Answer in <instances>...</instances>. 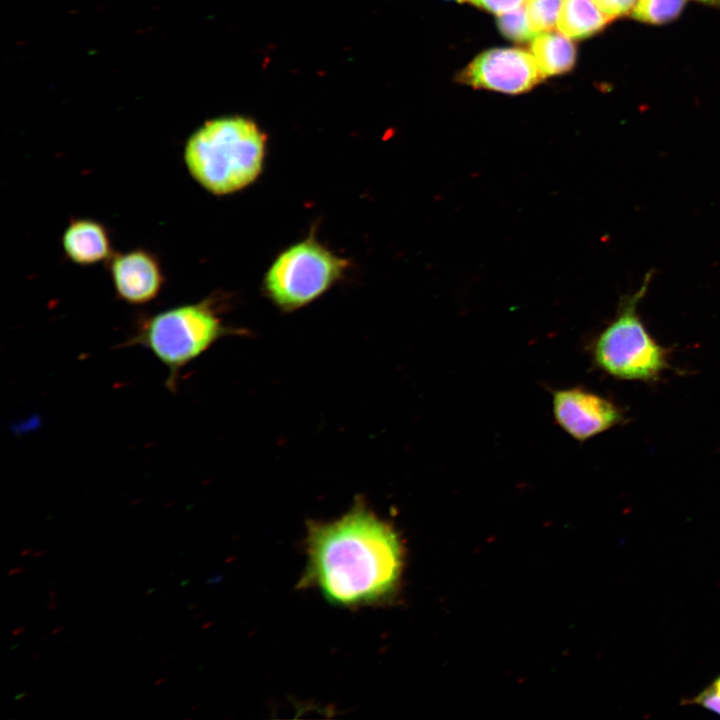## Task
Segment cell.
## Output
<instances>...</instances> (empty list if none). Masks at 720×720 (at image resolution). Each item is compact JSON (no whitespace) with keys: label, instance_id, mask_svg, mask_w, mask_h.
Wrapping results in <instances>:
<instances>
[{"label":"cell","instance_id":"6da1fadb","mask_svg":"<svg viewBox=\"0 0 720 720\" xmlns=\"http://www.w3.org/2000/svg\"><path fill=\"white\" fill-rule=\"evenodd\" d=\"M302 587H316L336 606L383 603L395 594L404 564L396 530L357 498L341 517L310 521Z\"/></svg>","mask_w":720,"mask_h":720},{"label":"cell","instance_id":"7a4b0ae2","mask_svg":"<svg viewBox=\"0 0 720 720\" xmlns=\"http://www.w3.org/2000/svg\"><path fill=\"white\" fill-rule=\"evenodd\" d=\"M266 135L251 119L225 116L206 121L187 139L183 160L190 176L216 196L238 192L261 174Z\"/></svg>","mask_w":720,"mask_h":720},{"label":"cell","instance_id":"3957f363","mask_svg":"<svg viewBox=\"0 0 720 720\" xmlns=\"http://www.w3.org/2000/svg\"><path fill=\"white\" fill-rule=\"evenodd\" d=\"M232 333L220 316L217 299L207 297L141 316L122 346H140L150 351L167 369V389L175 392L183 368Z\"/></svg>","mask_w":720,"mask_h":720},{"label":"cell","instance_id":"277c9868","mask_svg":"<svg viewBox=\"0 0 720 720\" xmlns=\"http://www.w3.org/2000/svg\"><path fill=\"white\" fill-rule=\"evenodd\" d=\"M651 277L648 272L638 290L621 297L615 317L593 341L594 364L615 379L655 382L670 368V350L652 337L638 313Z\"/></svg>","mask_w":720,"mask_h":720},{"label":"cell","instance_id":"5b68a950","mask_svg":"<svg viewBox=\"0 0 720 720\" xmlns=\"http://www.w3.org/2000/svg\"><path fill=\"white\" fill-rule=\"evenodd\" d=\"M348 266L347 259L310 235L273 261L264 277V293L280 310L291 312L323 295Z\"/></svg>","mask_w":720,"mask_h":720},{"label":"cell","instance_id":"8992f818","mask_svg":"<svg viewBox=\"0 0 720 720\" xmlns=\"http://www.w3.org/2000/svg\"><path fill=\"white\" fill-rule=\"evenodd\" d=\"M543 78L532 54L516 48H495L478 55L458 79L475 88L518 94Z\"/></svg>","mask_w":720,"mask_h":720},{"label":"cell","instance_id":"52a82bcc","mask_svg":"<svg viewBox=\"0 0 720 720\" xmlns=\"http://www.w3.org/2000/svg\"><path fill=\"white\" fill-rule=\"evenodd\" d=\"M552 408L557 424L580 442L627 421L620 406L582 387L554 390Z\"/></svg>","mask_w":720,"mask_h":720},{"label":"cell","instance_id":"ba28073f","mask_svg":"<svg viewBox=\"0 0 720 720\" xmlns=\"http://www.w3.org/2000/svg\"><path fill=\"white\" fill-rule=\"evenodd\" d=\"M106 264L115 293L125 303H149L164 286L165 275L158 257L144 248L114 252Z\"/></svg>","mask_w":720,"mask_h":720},{"label":"cell","instance_id":"9c48e42d","mask_svg":"<svg viewBox=\"0 0 720 720\" xmlns=\"http://www.w3.org/2000/svg\"><path fill=\"white\" fill-rule=\"evenodd\" d=\"M61 245L66 258L80 266L107 262L114 253L109 231L92 218H72L63 231Z\"/></svg>","mask_w":720,"mask_h":720},{"label":"cell","instance_id":"30bf717a","mask_svg":"<svg viewBox=\"0 0 720 720\" xmlns=\"http://www.w3.org/2000/svg\"><path fill=\"white\" fill-rule=\"evenodd\" d=\"M531 54L545 77L569 71L576 58L575 46L569 37L550 30L534 36Z\"/></svg>","mask_w":720,"mask_h":720},{"label":"cell","instance_id":"8fae6325","mask_svg":"<svg viewBox=\"0 0 720 720\" xmlns=\"http://www.w3.org/2000/svg\"><path fill=\"white\" fill-rule=\"evenodd\" d=\"M611 20L593 0H564L557 27L569 38L582 39L597 33Z\"/></svg>","mask_w":720,"mask_h":720},{"label":"cell","instance_id":"7c38bea8","mask_svg":"<svg viewBox=\"0 0 720 720\" xmlns=\"http://www.w3.org/2000/svg\"><path fill=\"white\" fill-rule=\"evenodd\" d=\"M685 0H637L632 17L652 24L671 21L681 12Z\"/></svg>","mask_w":720,"mask_h":720},{"label":"cell","instance_id":"4fadbf2b","mask_svg":"<svg viewBox=\"0 0 720 720\" xmlns=\"http://www.w3.org/2000/svg\"><path fill=\"white\" fill-rule=\"evenodd\" d=\"M564 0H526L525 12L531 30L537 34L551 30L558 21Z\"/></svg>","mask_w":720,"mask_h":720},{"label":"cell","instance_id":"5bb4252c","mask_svg":"<svg viewBox=\"0 0 720 720\" xmlns=\"http://www.w3.org/2000/svg\"><path fill=\"white\" fill-rule=\"evenodd\" d=\"M497 24L501 33L513 41H529L535 36V33L529 26L525 8L522 6L501 14L497 20Z\"/></svg>","mask_w":720,"mask_h":720},{"label":"cell","instance_id":"9a60e30c","mask_svg":"<svg viewBox=\"0 0 720 720\" xmlns=\"http://www.w3.org/2000/svg\"><path fill=\"white\" fill-rule=\"evenodd\" d=\"M681 704L700 706L720 716V673L698 693L682 699Z\"/></svg>","mask_w":720,"mask_h":720},{"label":"cell","instance_id":"2e32d148","mask_svg":"<svg viewBox=\"0 0 720 720\" xmlns=\"http://www.w3.org/2000/svg\"><path fill=\"white\" fill-rule=\"evenodd\" d=\"M469 2L477 7L495 14H504L521 7L525 0H459Z\"/></svg>","mask_w":720,"mask_h":720},{"label":"cell","instance_id":"e0dca14e","mask_svg":"<svg viewBox=\"0 0 720 720\" xmlns=\"http://www.w3.org/2000/svg\"><path fill=\"white\" fill-rule=\"evenodd\" d=\"M597 7L610 19L627 14L637 0H593Z\"/></svg>","mask_w":720,"mask_h":720},{"label":"cell","instance_id":"ac0fdd59","mask_svg":"<svg viewBox=\"0 0 720 720\" xmlns=\"http://www.w3.org/2000/svg\"><path fill=\"white\" fill-rule=\"evenodd\" d=\"M56 600H57L56 597L50 598V603H49V606H48V609H49L50 611H55V610L58 609L59 603H58Z\"/></svg>","mask_w":720,"mask_h":720},{"label":"cell","instance_id":"d6986e66","mask_svg":"<svg viewBox=\"0 0 720 720\" xmlns=\"http://www.w3.org/2000/svg\"><path fill=\"white\" fill-rule=\"evenodd\" d=\"M26 570H27V567H18V568H15V569L10 570V571L8 572V575L11 576V575H13V574H18V573L24 572V571H26Z\"/></svg>","mask_w":720,"mask_h":720},{"label":"cell","instance_id":"ffe728a7","mask_svg":"<svg viewBox=\"0 0 720 720\" xmlns=\"http://www.w3.org/2000/svg\"><path fill=\"white\" fill-rule=\"evenodd\" d=\"M26 630L25 626H21L13 630L12 636H18L19 634L23 633Z\"/></svg>","mask_w":720,"mask_h":720},{"label":"cell","instance_id":"44dd1931","mask_svg":"<svg viewBox=\"0 0 720 720\" xmlns=\"http://www.w3.org/2000/svg\"><path fill=\"white\" fill-rule=\"evenodd\" d=\"M31 695V692H22L15 696V700H21Z\"/></svg>","mask_w":720,"mask_h":720},{"label":"cell","instance_id":"7402d4cb","mask_svg":"<svg viewBox=\"0 0 720 720\" xmlns=\"http://www.w3.org/2000/svg\"><path fill=\"white\" fill-rule=\"evenodd\" d=\"M43 653H44L43 650H38V651H36V652L33 654V659H34V660H39V659L43 656Z\"/></svg>","mask_w":720,"mask_h":720},{"label":"cell","instance_id":"603a6c76","mask_svg":"<svg viewBox=\"0 0 720 720\" xmlns=\"http://www.w3.org/2000/svg\"><path fill=\"white\" fill-rule=\"evenodd\" d=\"M45 553H46V550H39V551L33 552L32 556L34 558H37V557L44 555Z\"/></svg>","mask_w":720,"mask_h":720},{"label":"cell","instance_id":"cb8c5ba5","mask_svg":"<svg viewBox=\"0 0 720 720\" xmlns=\"http://www.w3.org/2000/svg\"><path fill=\"white\" fill-rule=\"evenodd\" d=\"M31 552H33V549H32V548L24 549V550L21 551L20 556H21V557L26 556V555L30 554Z\"/></svg>","mask_w":720,"mask_h":720},{"label":"cell","instance_id":"d4e9b609","mask_svg":"<svg viewBox=\"0 0 720 720\" xmlns=\"http://www.w3.org/2000/svg\"><path fill=\"white\" fill-rule=\"evenodd\" d=\"M64 629H65L64 626L56 627V628H54V629L51 631V634H57V633H59L60 631H62V630H64Z\"/></svg>","mask_w":720,"mask_h":720},{"label":"cell","instance_id":"484cf974","mask_svg":"<svg viewBox=\"0 0 720 720\" xmlns=\"http://www.w3.org/2000/svg\"><path fill=\"white\" fill-rule=\"evenodd\" d=\"M166 679H167L166 677H161V678L157 679L154 683L155 686L161 685L163 682L166 681Z\"/></svg>","mask_w":720,"mask_h":720},{"label":"cell","instance_id":"4316f807","mask_svg":"<svg viewBox=\"0 0 720 720\" xmlns=\"http://www.w3.org/2000/svg\"><path fill=\"white\" fill-rule=\"evenodd\" d=\"M709 4L720 5V0H700Z\"/></svg>","mask_w":720,"mask_h":720},{"label":"cell","instance_id":"83f0119b","mask_svg":"<svg viewBox=\"0 0 720 720\" xmlns=\"http://www.w3.org/2000/svg\"><path fill=\"white\" fill-rule=\"evenodd\" d=\"M58 592H59L58 590H53V591H51V592L49 593V595H48L49 598H54V597H56V595L58 594Z\"/></svg>","mask_w":720,"mask_h":720},{"label":"cell","instance_id":"f1b7e54d","mask_svg":"<svg viewBox=\"0 0 720 720\" xmlns=\"http://www.w3.org/2000/svg\"><path fill=\"white\" fill-rule=\"evenodd\" d=\"M154 591H156V588H150V589L147 591L146 594H147V595H150V594L153 593Z\"/></svg>","mask_w":720,"mask_h":720},{"label":"cell","instance_id":"f546056e","mask_svg":"<svg viewBox=\"0 0 720 720\" xmlns=\"http://www.w3.org/2000/svg\"><path fill=\"white\" fill-rule=\"evenodd\" d=\"M174 656H175L174 654H171V655L163 658L162 660L165 661V660H168V659H170V658H173Z\"/></svg>","mask_w":720,"mask_h":720},{"label":"cell","instance_id":"4dcf8cb0","mask_svg":"<svg viewBox=\"0 0 720 720\" xmlns=\"http://www.w3.org/2000/svg\"><path fill=\"white\" fill-rule=\"evenodd\" d=\"M188 582H189V580L182 581V582H181V585H182V586L187 585Z\"/></svg>","mask_w":720,"mask_h":720},{"label":"cell","instance_id":"1f68e13d","mask_svg":"<svg viewBox=\"0 0 720 720\" xmlns=\"http://www.w3.org/2000/svg\"><path fill=\"white\" fill-rule=\"evenodd\" d=\"M47 638H48V635L40 638V640H41V641H44V640L47 639Z\"/></svg>","mask_w":720,"mask_h":720},{"label":"cell","instance_id":"d6a6232c","mask_svg":"<svg viewBox=\"0 0 720 720\" xmlns=\"http://www.w3.org/2000/svg\"><path fill=\"white\" fill-rule=\"evenodd\" d=\"M176 573H177V571L175 570V571H173V572L170 573V576H172V575H174V574H176Z\"/></svg>","mask_w":720,"mask_h":720},{"label":"cell","instance_id":"836d02e7","mask_svg":"<svg viewBox=\"0 0 720 720\" xmlns=\"http://www.w3.org/2000/svg\"><path fill=\"white\" fill-rule=\"evenodd\" d=\"M18 646H19V644L13 645V646H12V649H15V648L18 647Z\"/></svg>","mask_w":720,"mask_h":720},{"label":"cell","instance_id":"e575fe53","mask_svg":"<svg viewBox=\"0 0 720 720\" xmlns=\"http://www.w3.org/2000/svg\"><path fill=\"white\" fill-rule=\"evenodd\" d=\"M69 641H70V639H66L65 641H63V643L65 644V643H68Z\"/></svg>","mask_w":720,"mask_h":720},{"label":"cell","instance_id":"d590c367","mask_svg":"<svg viewBox=\"0 0 720 720\" xmlns=\"http://www.w3.org/2000/svg\"><path fill=\"white\" fill-rule=\"evenodd\" d=\"M194 607H195V605H191V606H189V609H193Z\"/></svg>","mask_w":720,"mask_h":720},{"label":"cell","instance_id":"8d00e7d4","mask_svg":"<svg viewBox=\"0 0 720 720\" xmlns=\"http://www.w3.org/2000/svg\"><path fill=\"white\" fill-rule=\"evenodd\" d=\"M459 1V0H458Z\"/></svg>","mask_w":720,"mask_h":720}]
</instances>
